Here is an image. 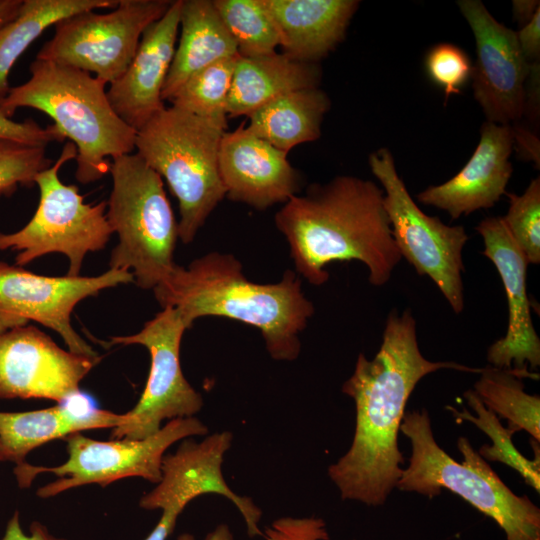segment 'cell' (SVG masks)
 Returning <instances> with one entry per match:
<instances>
[{
	"label": "cell",
	"instance_id": "cell-1",
	"mask_svg": "<svg viewBox=\"0 0 540 540\" xmlns=\"http://www.w3.org/2000/svg\"><path fill=\"white\" fill-rule=\"evenodd\" d=\"M440 369L480 374L455 362H433L419 348L410 309H393L381 346L372 359L358 355L342 392L355 403V431L348 451L328 467V476L343 500L383 505L401 477L404 457L398 433L411 393L426 375Z\"/></svg>",
	"mask_w": 540,
	"mask_h": 540
},
{
	"label": "cell",
	"instance_id": "cell-2",
	"mask_svg": "<svg viewBox=\"0 0 540 540\" xmlns=\"http://www.w3.org/2000/svg\"><path fill=\"white\" fill-rule=\"evenodd\" d=\"M383 190L371 180L337 176L294 195L275 215L296 272L314 286L329 279L326 266L356 260L373 286H383L402 259L383 204Z\"/></svg>",
	"mask_w": 540,
	"mask_h": 540
},
{
	"label": "cell",
	"instance_id": "cell-3",
	"mask_svg": "<svg viewBox=\"0 0 540 540\" xmlns=\"http://www.w3.org/2000/svg\"><path fill=\"white\" fill-rule=\"evenodd\" d=\"M232 254L210 252L188 267L176 265L153 290L162 308L178 310L187 328L201 317H223L257 328L267 352L277 361H293L301 351L299 334L314 314L296 272L261 284L243 274Z\"/></svg>",
	"mask_w": 540,
	"mask_h": 540
},
{
	"label": "cell",
	"instance_id": "cell-4",
	"mask_svg": "<svg viewBox=\"0 0 540 540\" xmlns=\"http://www.w3.org/2000/svg\"><path fill=\"white\" fill-rule=\"evenodd\" d=\"M30 79L11 87L0 101V114L11 118L18 108L47 114L77 149L76 179L95 182L110 172L111 161L135 149L137 131L113 110L105 82L91 73L36 59Z\"/></svg>",
	"mask_w": 540,
	"mask_h": 540
},
{
	"label": "cell",
	"instance_id": "cell-5",
	"mask_svg": "<svg viewBox=\"0 0 540 540\" xmlns=\"http://www.w3.org/2000/svg\"><path fill=\"white\" fill-rule=\"evenodd\" d=\"M400 431L410 440L412 453L396 488L430 499L448 489L494 520L506 540H540L539 507L512 492L466 437L457 440L463 457L457 462L437 444L425 408L405 412Z\"/></svg>",
	"mask_w": 540,
	"mask_h": 540
},
{
	"label": "cell",
	"instance_id": "cell-6",
	"mask_svg": "<svg viewBox=\"0 0 540 540\" xmlns=\"http://www.w3.org/2000/svg\"><path fill=\"white\" fill-rule=\"evenodd\" d=\"M227 121L203 118L174 106L164 108L137 131V154L165 179L179 203L178 234L193 241L226 197L219 147Z\"/></svg>",
	"mask_w": 540,
	"mask_h": 540
},
{
	"label": "cell",
	"instance_id": "cell-7",
	"mask_svg": "<svg viewBox=\"0 0 540 540\" xmlns=\"http://www.w3.org/2000/svg\"><path fill=\"white\" fill-rule=\"evenodd\" d=\"M107 220L119 237L111 269H132L137 286L154 289L175 268L178 222L163 179L137 153L113 158Z\"/></svg>",
	"mask_w": 540,
	"mask_h": 540
},
{
	"label": "cell",
	"instance_id": "cell-8",
	"mask_svg": "<svg viewBox=\"0 0 540 540\" xmlns=\"http://www.w3.org/2000/svg\"><path fill=\"white\" fill-rule=\"evenodd\" d=\"M77 149L67 141L58 159L37 174L40 190L37 210L19 231L0 232V250L17 251V266H23L48 253H62L69 259L68 276H78L88 252L101 250L113 231L106 217V202L85 203L75 185L64 184L59 170L75 159Z\"/></svg>",
	"mask_w": 540,
	"mask_h": 540
},
{
	"label": "cell",
	"instance_id": "cell-9",
	"mask_svg": "<svg viewBox=\"0 0 540 540\" xmlns=\"http://www.w3.org/2000/svg\"><path fill=\"white\" fill-rule=\"evenodd\" d=\"M207 433L208 427L195 416L172 419L156 433L143 439L98 441L75 433L65 438L66 462L55 467L23 462L15 466L14 474L21 488L29 487L41 473L56 475L55 481L37 490L41 498L53 497L87 484L106 487L128 477H140L157 484L161 479L165 451L177 441Z\"/></svg>",
	"mask_w": 540,
	"mask_h": 540
},
{
	"label": "cell",
	"instance_id": "cell-10",
	"mask_svg": "<svg viewBox=\"0 0 540 540\" xmlns=\"http://www.w3.org/2000/svg\"><path fill=\"white\" fill-rule=\"evenodd\" d=\"M369 166L380 181L394 242L419 275L428 276L455 313L464 309L462 250L468 240L463 226H449L425 214L398 175L387 148L369 156Z\"/></svg>",
	"mask_w": 540,
	"mask_h": 540
},
{
	"label": "cell",
	"instance_id": "cell-11",
	"mask_svg": "<svg viewBox=\"0 0 540 540\" xmlns=\"http://www.w3.org/2000/svg\"><path fill=\"white\" fill-rule=\"evenodd\" d=\"M168 0H119L109 12L86 10L54 24L36 59L94 73L111 84L127 69L144 30L169 9Z\"/></svg>",
	"mask_w": 540,
	"mask_h": 540
},
{
	"label": "cell",
	"instance_id": "cell-12",
	"mask_svg": "<svg viewBox=\"0 0 540 540\" xmlns=\"http://www.w3.org/2000/svg\"><path fill=\"white\" fill-rule=\"evenodd\" d=\"M177 309L163 308L134 335L111 337L110 344H139L150 353L151 365L144 391L125 420L113 428L114 439H143L156 433L164 420L195 416L203 398L186 380L180 346L187 330Z\"/></svg>",
	"mask_w": 540,
	"mask_h": 540
},
{
	"label": "cell",
	"instance_id": "cell-13",
	"mask_svg": "<svg viewBox=\"0 0 540 540\" xmlns=\"http://www.w3.org/2000/svg\"><path fill=\"white\" fill-rule=\"evenodd\" d=\"M134 281L132 272L109 269L95 277H50L0 261V313L34 320L56 331L69 351L99 358L72 328L70 315L81 300L103 289Z\"/></svg>",
	"mask_w": 540,
	"mask_h": 540
},
{
	"label": "cell",
	"instance_id": "cell-14",
	"mask_svg": "<svg viewBox=\"0 0 540 540\" xmlns=\"http://www.w3.org/2000/svg\"><path fill=\"white\" fill-rule=\"evenodd\" d=\"M476 42L472 66L474 98L487 121L510 124L524 115L525 82L530 64L516 32L498 22L479 0L457 1Z\"/></svg>",
	"mask_w": 540,
	"mask_h": 540
},
{
	"label": "cell",
	"instance_id": "cell-15",
	"mask_svg": "<svg viewBox=\"0 0 540 540\" xmlns=\"http://www.w3.org/2000/svg\"><path fill=\"white\" fill-rule=\"evenodd\" d=\"M232 441L230 431L213 433L199 442L184 439L173 454L163 457L161 479L154 489L141 497L139 506L146 510L160 509L162 513L179 517L193 499L218 494L238 509L250 537L263 536L258 526L261 509L251 498L235 493L223 476L222 464Z\"/></svg>",
	"mask_w": 540,
	"mask_h": 540
},
{
	"label": "cell",
	"instance_id": "cell-16",
	"mask_svg": "<svg viewBox=\"0 0 540 540\" xmlns=\"http://www.w3.org/2000/svg\"><path fill=\"white\" fill-rule=\"evenodd\" d=\"M58 347L34 326L0 334V399H50L60 402L79 391V383L97 364Z\"/></svg>",
	"mask_w": 540,
	"mask_h": 540
},
{
	"label": "cell",
	"instance_id": "cell-17",
	"mask_svg": "<svg viewBox=\"0 0 540 540\" xmlns=\"http://www.w3.org/2000/svg\"><path fill=\"white\" fill-rule=\"evenodd\" d=\"M484 241L482 252L495 265L503 282L509 318L506 334L487 350L491 366L535 369L540 365V339L534 328L527 295V262L508 232L502 217H489L476 227Z\"/></svg>",
	"mask_w": 540,
	"mask_h": 540
},
{
	"label": "cell",
	"instance_id": "cell-18",
	"mask_svg": "<svg viewBox=\"0 0 540 540\" xmlns=\"http://www.w3.org/2000/svg\"><path fill=\"white\" fill-rule=\"evenodd\" d=\"M287 154L253 134L244 123L225 132L218 165L226 197L265 210L297 195L301 178Z\"/></svg>",
	"mask_w": 540,
	"mask_h": 540
},
{
	"label": "cell",
	"instance_id": "cell-19",
	"mask_svg": "<svg viewBox=\"0 0 540 540\" xmlns=\"http://www.w3.org/2000/svg\"><path fill=\"white\" fill-rule=\"evenodd\" d=\"M181 7L182 0L172 1L144 30L129 66L106 91L113 110L136 131L165 108L162 90L176 49Z\"/></svg>",
	"mask_w": 540,
	"mask_h": 540
},
{
	"label": "cell",
	"instance_id": "cell-20",
	"mask_svg": "<svg viewBox=\"0 0 540 540\" xmlns=\"http://www.w3.org/2000/svg\"><path fill=\"white\" fill-rule=\"evenodd\" d=\"M514 145L510 124L486 121L465 166L445 183L420 192L418 201L446 211L452 219L494 206L506 193L513 172L509 158Z\"/></svg>",
	"mask_w": 540,
	"mask_h": 540
},
{
	"label": "cell",
	"instance_id": "cell-21",
	"mask_svg": "<svg viewBox=\"0 0 540 540\" xmlns=\"http://www.w3.org/2000/svg\"><path fill=\"white\" fill-rule=\"evenodd\" d=\"M125 420L97 407L94 399L80 390L57 405L27 412H0V441L4 461L25 462L33 449L56 439L96 428H115Z\"/></svg>",
	"mask_w": 540,
	"mask_h": 540
},
{
	"label": "cell",
	"instance_id": "cell-22",
	"mask_svg": "<svg viewBox=\"0 0 540 540\" xmlns=\"http://www.w3.org/2000/svg\"><path fill=\"white\" fill-rule=\"evenodd\" d=\"M290 58L317 63L344 38L356 0H262Z\"/></svg>",
	"mask_w": 540,
	"mask_h": 540
},
{
	"label": "cell",
	"instance_id": "cell-23",
	"mask_svg": "<svg viewBox=\"0 0 540 540\" xmlns=\"http://www.w3.org/2000/svg\"><path fill=\"white\" fill-rule=\"evenodd\" d=\"M317 63L300 62L284 53L238 56L227 99V116L249 117L274 99L301 89L318 88Z\"/></svg>",
	"mask_w": 540,
	"mask_h": 540
},
{
	"label": "cell",
	"instance_id": "cell-24",
	"mask_svg": "<svg viewBox=\"0 0 540 540\" xmlns=\"http://www.w3.org/2000/svg\"><path fill=\"white\" fill-rule=\"evenodd\" d=\"M179 27L180 40L163 86V101H170L196 72L238 55L237 45L213 1L182 0Z\"/></svg>",
	"mask_w": 540,
	"mask_h": 540
},
{
	"label": "cell",
	"instance_id": "cell-25",
	"mask_svg": "<svg viewBox=\"0 0 540 540\" xmlns=\"http://www.w3.org/2000/svg\"><path fill=\"white\" fill-rule=\"evenodd\" d=\"M330 108L328 95L309 88L284 94L253 112L247 128L277 149L288 153L295 146L317 140Z\"/></svg>",
	"mask_w": 540,
	"mask_h": 540
},
{
	"label": "cell",
	"instance_id": "cell-26",
	"mask_svg": "<svg viewBox=\"0 0 540 540\" xmlns=\"http://www.w3.org/2000/svg\"><path fill=\"white\" fill-rule=\"evenodd\" d=\"M119 0H23L18 14L0 27V101L10 90L11 68L25 50L59 20L86 10L115 8Z\"/></svg>",
	"mask_w": 540,
	"mask_h": 540
},
{
	"label": "cell",
	"instance_id": "cell-27",
	"mask_svg": "<svg viewBox=\"0 0 540 540\" xmlns=\"http://www.w3.org/2000/svg\"><path fill=\"white\" fill-rule=\"evenodd\" d=\"M523 378L539 379L529 369L482 368L474 384V393L482 404L499 419L507 420V428L516 433L526 431L540 441V397L524 390Z\"/></svg>",
	"mask_w": 540,
	"mask_h": 540
},
{
	"label": "cell",
	"instance_id": "cell-28",
	"mask_svg": "<svg viewBox=\"0 0 540 540\" xmlns=\"http://www.w3.org/2000/svg\"><path fill=\"white\" fill-rule=\"evenodd\" d=\"M469 407L474 411L473 415L466 408L462 411L452 406H446L458 422L469 421L483 431L492 441V445H482L478 454L487 462H500L515 471L524 479L526 484L539 493L540 491V452L539 442L530 439L534 451L533 460L522 455L512 442L513 432L500 423V419L490 410L485 408L473 390H467L463 394Z\"/></svg>",
	"mask_w": 540,
	"mask_h": 540
},
{
	"label": "cell",
	"instance_id": "cell-29",
	"mask_svg": "<svg viewBox=\"0 0 540 540\" xmlns=\"http://www.w3.org/2000/svg\"><path fill=\"white\" fill-rule=\"evenodd\" d=\"M213 4L241 57L276 52L278 33L262 0H215Z\"/></svg>",
	"mask_w": 540,
	"mask_h": 540
},
{
	"label": "cell",
	"instance_id": "cell-30",
	"mask_svg": "<svg viewBox=\"0 0 540 540\" xmlns=\"http://www.w3.org/2000/svg\"><path fill=\"white\" fill-rule=\"evenodd\" d=\"M239 54L217 61L193 74L169 101L178 109L227 121V99Z\"/></svg>",
	"mask_w": 540,
	"mask_h": 540
},
{
	"label": "cell",
	"instance_id": "cell-31",
	"mask_svg": "<svg viewBox=\"0 0 540 540\" xmlns=\"http://www.w3.org/2000/svg\"><path fill=\"white\" fill-rule=\"evenodd\" d=\"M510 205L503 222L529 264L540 263V179L522 195L507 193Z\"/></svg>",
	"mask_w": 540,
	"mask_h": 540
},
{
	"label": "cell",
	"instance_id": "cell-32",
	"mask_svg": "<svg viewBox=\"0 0 540 540\" xmlns=\"http://www.w3.org/2000/svg\"><path fill=\"white\" fill-rule=\"evenodd\" d=\"M51 165L45 147L0 141V195H12L18 185L32 186L37 174Z\"/></svg>",
	"mask_w": 540,
	"mask_h": 540
},
{
	"label": "cell",
	"instance_id": "cell-33",
	"mask_svg": "<svg viewBox=\"0 0 540 540\" xmlns=\"http://www.w3.org/2000/svg\"><path fill=\"white\" fill-rule=\"evenodd\" d=\"M428 78L444 92L445 103L459 94L471 79L472 63L467 53L451 43H438L427 52L424 61Z\"/></svg>",
	"mask_w": 540,
	"mask_h": 540
},
{
	"label": "cell",
	"instance_id": "cell-34",
	"mask_svg": "<svg viewBox=\"0 0 540 540\" xmlns=\"http://www.w3.org/2000/svg\"><path fill=\"white\" fill-rule=\"evenodd\" d=\"M64 140V136L54 124L44 128L33 119L16 122L0 114V141L46 148L51 142H63Z\"/></svg>",
	"mask_w": 540,
	"mask_h": 540
},
{
	"label": "cell",
	"instance_id": "cell-35",
	"mask_svg": "<svg viewBox=\"0 0 540 540\" xmlns=\"http://www.w3.org/2000/svg\"><path fill=\"white\" fill-rule=\"evenodd\" d=\"M266 540H329L327 525L319 517H281L266 527Z\"/></svg>",
	"mask_w": 540,
	"mask_h": 540
},
{
	"label": "cell",
	"instance_id": "cell-36",
	"mask_svg": "<svg viewBox=\"0 0 540 540\" xmlns=\"http://www.w3.org/2000/svg\"><path fill=\"white\" fill-rule=\"evenodd\" d=\"M516 37L520 50L528 63L539 61L540 8L536 11L531 20L516 32Z\"/></svg>",
	"mask_w": 540,
	"mask_h": 540
},
{
	"label": "cell",
	"instance_id": "cell-37",
	"mask_svg": "<svg viewBox=\"0 0 540 540\" xmlns=\"http://www.w3.org/2000/svg\"><path fill=\"white\" fill-rule=\"evenodd\" d=\"M1 540H68L52 535L48 529L38 521L30 525L29 534H26L20 523V514L15 511L7 522Z\"/></svg>",
	"mask_w": 540,
	"mask_h": 540
},
{
	"label": "cell",
	"instance_id": "cell-38",
	"mask_svg": "<svg viewBox=\"0 0 540 540\" xmlns=\"http://www.w3.org/2000/svg\"><path fill=\"white\" fill-rule=\"evenodd\" d=\"M539 61L530 64V71L525 82L524 114L532 121L539 117Z\"/></svg>",
	"mask_w": 540,
	"mask_h": 540
},
{
	"label": "cell",
	"instance_id": "cell-39",
	"mask_svg": "<svg viewBox=\"0 0 540 540\" xmlns=\"http://www.w3.org/2000/svg\"><path fill=\"white\" fill-rule=\"evenodd\" d=\"M514 129V144L518 145L519 151L524 154L526 159L534 161L537 166L539 164V141L535 135L529 131L520 129L519 127Z\"/></svg>",
	"mask_w": 540,
	"mask_h": 540
},
{
	"label": "cell",
	"instance_id": "cell-40",
	"mask_svg": "<svg viewBox=\"0 0 540 540\" xmlns=\"http://www.w3.org/2000/svg\"><path fill=\"white\" fill-rule=\"evenodd\" d=\"M540 8L539 1L535 0H513L512 13L514 20L520 27L526 25L536 11Z\"/></svg>",
	"mask_w": 540,
	"mask_h": 540
},
{
	"label": "cell",
	"instance_id": "cell-41",
	"mask_svg": "<svg viewBox=\"0 0 540 540\" xmlns=\"http://www.w3.org/2000/svg\"><path fill=\"white\" fill-rule=\"evenodd\" d=\"M23 0H0V27L12 20L19 12Z\"/></svg>",
	"mask_w": 540,
	"mask_h": 540
},
{
	"label": "cell",
	"instance_id": "cell-42",
	"mask_svg": "<svg viewBox=\"0 0 540 540\" xmlns=\"http://www.w3.org/2000/svg\"><path fill=\"white\" fill-rule=\"evenodd\" d=\"M27 323L28 321L26 319L14 315L0 313V334L11 328L26 325Z\"/></svg>",
	"mask_w": 540,
	"mask_h": 540
},
{
	"label": "cell",
	"instance_id": "cell-43",
	"mask_svg": "<svg viewBox=\"0 0 540 540\" xmlns=\"http://www.w3.org/2000/svg\"><path fill=\"white\" fill-rule=\"evenodd\" d=\"M203 540H234V538L228 525L220 524L209 532Z\"/></svg>",
	"mask_w": 540,
	"mask_h": 540
},
{
	"label": "cell",
	"instance_id": "cell-44",
	"mask_svg": "<svg viewBox=\"0 0 540 540\" xmlns=\"http://www.w3.org/2000/svg\"><path fill=\"white\" fill-rule=\"evenodd\" d=\"M177 540H195V538L192 534L184 533L178 536Z\"/></svg>",
	"mask_w": 540,
	"mask_h": 540
},
{
	"label": "cell",
	"instance_id": "cell-45",
	"mask_svg": "<svg viewBox=\"0 0 540 540\" xmlns=\"http://www.w3.org/2000/svg\"><path fill=\"white\" fill-rule=\"evenodd\" d=\"M0 461H4V454H3V448H2L1 441H0Z\"/></svg>",
	"mask_w": 540,
	"mask_h": 540
}]
</instances>
